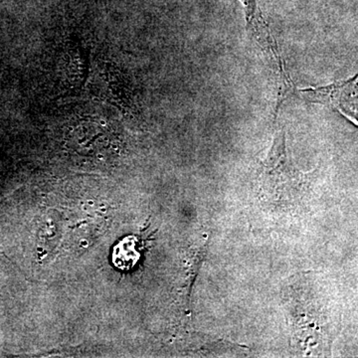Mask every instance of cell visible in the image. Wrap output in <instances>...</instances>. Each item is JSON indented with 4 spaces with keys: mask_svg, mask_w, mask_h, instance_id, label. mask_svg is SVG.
Returning <instances> with one entry per match:
<instances>
[{
    "mask_svg": "<svg viewBox=\"0 0 358 358\" xmlns=\"http://www.w3.org/2000/svg\"><path fill=\"white\" fill-rule=\"evenodd\" d=\"M313 173L299 171L289 157L286 131L274 134L272 148L257 171L255 190L259 201L275 209H292L307 194Z\"/></svg>",
    "mask_w": 358,
    "mask_h": 358,
    "instance_id": "1",
    "label": "cell"
},
{
    "mask_svg": "<svg viewBox=\"0 0 358 358\" xmlns=\"http://www.w3.org/2000/svg\"><path fill=\"white\" fill-rule=\"evenodd\" d=\"M308 102L327 106L350 121H357V76L324 87L299 90Z\"/></svg>",
    "mask_w": 358,
    "mask_h": 358,
    "instance_id": "2",
    "label": "cell"
},
{
    "mask_svg": "<svg viewBox=\"0 0 358 358\" xmlns=\"http://www.w3.org/2000/svg\"><path fill=\"white\" fill-rule=\"evenodd\" d=\"M241 1L244 4L247 20H248L249 25L253 28L254 31L259 32L261 29L266 30L265 22H264L257 0H241Z\"/></svg>",
    "mask_w": 358,
    "mask_h": 358,
    "instance_id": "3",
    "label": "cell"
}]
</instances>
